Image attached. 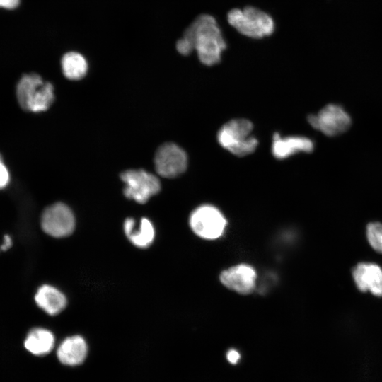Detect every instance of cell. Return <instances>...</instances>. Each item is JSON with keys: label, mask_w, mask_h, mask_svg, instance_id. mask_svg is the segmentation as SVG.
Returning a JSON list of instances; mask_svg holds the SVG:
<instances>
[{"label": "cell", "mask_w": 382, "mask_h": 382, "mask_svg": "<svg viewBox=\"0 0 382 382\" xmlns=\"http://www.w3.org/2000/svg\"><path fill=\"white\" fill-rule=\"evenodd\" d=\"M125 186L124 195L128 199L144 204L161 190L159 179L144 170H127L120 175Z\"/></svg>", "instance_id": "obj_5"}, {"label": "cell", "mask_w": 382, "mask_h": 382, "mask_svg": "<svg viewBox=\"0 0 382 382\" xmlns=\"http://www.w3.org/2000/svg\"><path fill=\"white\" fill-rule=\"evenodd\" d=\"M176 48L183 55H187L194 50L191 42L184 37L178 40Z\"/></svg>", "instance_id": "obj_20"}, {"label": "cell", "mask_w": 382, "mask_h": 382, "mask_svg": "<svg viewBox=\"0 0 382 382\" xmlns=\"http://www.w3.org/2000/svg\"><path fill=\"white\" fill-rule=\"evenodd\" d=\"M183 37L191 42L199 61L207 66L219 63L226 47L216 19L208 14L199 16L186 29Z\"/></svg>", "instance_id": "obj_1"}, {"label": "cell", "mask_w": 382, "mask_h": 382, "mask_svg": "<svg viewBox=\"0 0 382 382\" xmlns=\"http://www.w3.org/2000/svg\"><path fill=\"white\" fill-rule=\"evenodd\" d=\"M366 237L372 248L382 254V224H369L366 226Z\"/></svg>", "instance_id": "obj_18"}, {"label": "cell", "mask_w": 382, "mask_h": 382, "mask_svg": "<svg viewBox=\"0 0 382 382\" xmlns=\"http://www.w3.org/2000/svg\"><path fill=\"white\" fill-rule=\"evenodd\" d=\"M314 147L313 141L302 136L282 137L274 133L272 144V153L277 159H285L300 152L309 153Z\"/></svg>", "instance_id": "obj_12"}, {"label": "cell", "mask_w": 382, "mask_h": 382, "mask_svg": "<svg viewBox=\"0 0 382 382\" xmlns=\"http://www.w3.org/2000/svg\"><path fill=\"white\" fill-rule=\"evenodd\" d=\"M308 121L313 128L329 137L345 132L351 125L347 112L335 104L326 105L317 115H310Z\"/></svg>", "instance_id": "obj_7"}, {"label": "cell", "mask_w": 382, "mask_h": 382, "mask_svg": "<svg viewBox=\"0 0 382 382\" xmlns=\"http://www.w3.org/2000/svg\"><path fill=\"white\" fill-rule=\"evenodd\" d=\"M20 0H0V7L13 9L17 7Z\"/></svg>", "instance_id": "obj_21"}, {"label": "cell", "mask_w": 382, "mask_h": 382, "mask_svg": "<svg viewBox=\"0 0 382 382\" xmlns=\"http://www.w3.org/2000/svg\"><path fill=\"white\" fill-rule=\"evenodd\" d=\"M16 96L21 107L29 112L47 110L54 99V87L44 81L37 74L23 75L16 87Z\"/></svg>", "instance_id": "obj_2"}, {"label": "cell", "mask_w": 382, "mask_h": 382, "mask_svg": "<svg viewBox=\"0 0 382 382\" xmlns=\"http://www.w3.org/2000/svg\"><path fill=\"white\" fill-rule=\"evenodd\" d=\"M61 64L64 75L71 80L82 79L88 70L86 59L75 52L66 53L62 59Z\"/></svg>", "instance_id": "obj_17"}, {"label": "cell", "mask_w": 382, "mask_h": 382, "mask_svg": "<svg viewBox=\"0 0 382 382\" xmlns=\"http://www.w3.org/2000/svg\"><path fill=\"white\" fill-rule=\"evenodd\" d=\"M190 225L198 236L214 240L223 234L226 220L217 208L210 204H204L195 209L191 214Z\"/></svg>", "instance_id": "obj_6"}, {"label": "cell", "mask_w": 382, "mask_h": 382, "mask_svg": "<svg viewBox=\"0 0 382 382\" xmlns=\"http://www.w3.org/2000/svg\"><path fill=\"white\" fill-rule=\"evenodd\" d=\"M37 305L47 314L54 316L60 313L66 305L65 296L55 287L44 284L35 295Z\"/></svg>", "instance_id": "obj_14"}, {"label": "cell", "mask_w": 382, "mask_h": 382, "mask_svg": "<svg viewBox=\"0 0 382 382\" xmlns=\"http://www.w3.org/2000/svg\"><path fill=\"white\" fill-rule=\"evenodd\" d=\"M9 171L0 155V189L6 187L9 183Z\"/></svg>", "instance_id": "obj_19"}, {"label": "cell", "mask_w": 382, "mask_h": 382, "mask_svg": "<svg viewBox=\"0 0 382 382\" xmlns=\"http://www.w3.org/2000/svg\"><path fill=\"white\" fill-rule=\"evenodd\" d=\"M256 279L255 270L246 264L231 267L220 274V281L226 287L242 294H248L254 290Z\"/></svg>", "instance_id": "obj_10"}, {"label": "cell", "mask_w": 382, "mask_h": 382, "mask_svg": "<svg viewBox=\"0 0 382 382\" xmlns=\"http://www.w3.org/2000/svg\"><path fill=\"white\" fill-rule=\"evenodd\" d=\"M124 231L129 240L139 248H146L154 241L155 231L151 222L142 218L139 229H135V221L128 218L124 223Z\"/></svg>", "instance_id": "obj_15"}, {"label": "cell", "mask_w": 382, "mask_h": 382, "mask_svg": "<svg viewBox=\"0 0 382 382\" xmlns=\"http://www.w3.org/2000/svg\"><path fill=\"white\" fill-rule=\"evenodd\" d=\"M253 124L246 119H234L225 123L219 130V144L237 156L252 154L258 144L252 134Z\"/></svg>", "instance_id": "obj_3"}, {"label": "cell", "mask_w": 382, "mask_h": 382, "mask_svg": "<svg viewBox=\"0 0 382 382\" xmlns=\"http://www.w3.org/2000/svg\"><path fill=\"white\" fill-rule=\"evenodd\" d=\"M54 345L53 334L44 328L31 330L25 337L24 346L35 355H45L52 349Z\"/></svg>", "instance_id": "obj_16"}, {"label": "cell", "mask_w": 382, "mask_h": 382, "mask_svg": "<svg viewBox=\"0 0 382 382\" xmlns=\"http://www.w3.org/2000/svg\"><path fill=\"white\" fill-rule=\"evenodd\" d=\"M12 245V240L10 236L6 235L4 236V241L0 245V250L4 251L8 249Z\"/></svg>", "instance_id": "obj_23"}, {"label": "cell", "mask_w": 382, "mask_h": 382, "mask_svg": "<svg viewBox=\"0 0 382 382\" xmlns=\"http://www.w3.org/2000/svg\"><path fill=\"white\" fill-rule=\"evenodd\" d=\"M42 230L48 235L62 238L70 235L75 227V219L70 208L57 202L47 207L41 217Z\"/></svg>", "instance_id": "obj_8"}, {"label": "cell", "mask_w": 382, "mask_h": 382, "mask_svg": "<svg viewBox=\"0 0 382 382\" xmlns=\"http://www.w3.org/2000/svg\"><path fill=\"white\" fill-rule=\"evenodd\" d=\"M352 277L359 290L382 296V268L371 262H360L352 270Z\"/></svg>", "instance_id": "obj_11"}, {"label": "cell", "mask_w": 382, "mask_h": 382, "mask_svg": "<svg viewBox=\"0 0 382 382\" xmlns=\"http://www.w3.org/2000/svg\"><path fill=\"white\" fill-rule=\"evenodd\" d=\"M156 172L162 177L173 178L183 173L187 166L185 151L174 143H165L156 151L154 157Z\"/></svg>", "instance_id": "obj_9"}, {"label": "cell", "mask_w": 382, "mask_h": 382, "mask_svg": "<svg viewBox=\"0 0 382 382\" xmlns=\"http://www.w3.org/2000/svg\"><path fill=\"white\" fill-rule=\"evenodd\" d=\"M226 358L231 364H235L240 359V354L236 349H230L227 352Z\"/></svg>", "instance_id": "obj_22"}, {"label": "cell", "mask_w": 382, "mask_h": 382, "mask_svg": "<svg viewBox=\"0 0 382 382\" xmlns=\"http://www.w3.org/2000/svg\"><path fill=\"white\" fill-rule=\"evenodd\" d=\"M227 20L238 32L251 38H262L270 35L274 30L272 18L253 6L231 10L228 13Z\"/></svg>", "instance_id": "obj_4"}, {"label": "cell", "mask_w": 382, "mask_h": 382, "mask_svg": "<svg viewBox=\"0 0 382 382\" xmlns=\"http://www.w3.org/2000/svg\"><path fill=\"white\" fill-rule=\"evenodd\" d=\"M87 351V345L84 339L79 335H74L66 338L60 344L57 355L62 364L76 366L84 361Z\"/></svg>", "instance_id": "obj_13"}]
</instances>
